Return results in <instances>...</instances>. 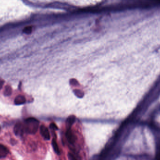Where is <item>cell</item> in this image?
Returning <instances> with one entry per match:
<instances>
[{"instance_id": "obj_1", "label": "cell", "mask_w": 160, "mask_h": 160, "mask_svg": "<svg viewBox=\"0 0 160 160\" xmlns=\"http://www.w3.org/2000/svg\"><path fill=\"white\" fill-rule=\"evenodd\" d=\"M39 124V121L34 118H27L23 125L24 132L28 134H35L38 130Z\"/></svg>"}, {"instance_id": "obj_2", "label": "cell", "mask_w": 160, "mask_h": 160, "mask_svg": "<svg viewBox=\"0 0 160 160\" xmlns=\"http://www.w3.org/2000/svg\"><path fill=\"white\" fill-rule=\"evenodd\" d=\"M40 133L42 137L46 141H49L50 140L51 136L49 131L44 125H42L40 127Z\"/></svg>"}, {"instance_id": "obj_3", "label": "cell", "mask_w": 160, "mask_h": 160, "mask_svg": "<svg viewBox=\"0 0 160 160\" xmlns=\"http://www.w3.org/2000/svg\"><path fill=\"white\" fill-rule=\"evenodd\" d=\"M14 132L15 135L18 137L22 136L24 132L23 125L22 123H18L16 124L14 128Z\"/></svg>"}, {"instance_id": "obj_4", "label": "cell", "mask_w": 160, "mask_h": 160, "mask_svg": "<svg viewBox=\"0 0 160 160\" xmlns=\"http://www.w3.org/2000/svg\"><path fill=\"white\" fill-rule=\"evenodd\" d=\"M66 136L68 142L70 143L71 144L75 143L76 140H77V138H76V135L71 131V129H68L67 131Z\"/></svg>"}, {"instance_id": "obj_5", "label": "cell", "mask_w": 160, "mask_h": 160, "mask_svg": "<svg viewBox=\"0 0 160 160\" xmlns=\"http://www.w3.org/2000/svg\"><path fill=\"white\" fill-rule=\"evenodd\" d=\"M9 153L8 148L4 145L0 144V159L5 158Z\"/></svg>"}, {"instance_id": "obj_6", "label": "cell", "mask_w": 160, "mask_h": 160, "mask_svg": "<svg viewBox=\"0 0 160 160\" xmlns=\"http://www.w3.org/2000/svg\"><path fill=\"white\" fill-rule=\"evenodd\" d=\"M26 102V99L24 96L22 95H19L16 97L15 99L14 102L16 105H21V104H23Z\"/></svg>"}, {"instance_id": "obj_7", "label": "cell", "mask_w": 160, "mask_h": 160, "mask_svg": "<svg viewBox=\"0 0 160 160\" xmlns=\"http://www.w3.org/2000/svg\"><path fill=\"white\" fill-rule=\"evenodd\" d=\"M52 147L54 152L57 155H60V148H59V146H58L57 141H56V139L55 138H53L52 141Z\"/></svg>"}, {"instance_id": "obj_8", "label": "cell", "mask_w": 160, "mask_h": 160, "mask_svg": "<svg viewBox=\"0 0 160 160\" xmlns=\"http://www.w3.org/2000/svg\"><path fill=\"white\" fill-rule=\"evenodd\" d=\"M75 121H76V118H75V117L73 116L69 117L68 118L66 122V125L68 129H71V127L75 123Z\"/></svg>"}, {"instance_id": "obj_9", "label": "cell", "mask_w": 160, "mask_h": 160, "mask_svg": "<svg viewBox=\"0 0 160 160\" xmlns=\"http://www.w3.org/2000/svg\"><path fill=\"white\" fill-rule=\"evenodd\" d=\"M4 95L5 96H9L12 93V89L9 86H6L5 88Z\"/></svg>"}, {"instance_id": "obj_10", "label": "cell", "mask_w": 160, "mask_h": 160, "mask_svg": "<svg viewBox=\"0 0 160 160\" xmlns=\"http://www.w3.org/2000/svg\"><path fill=\"white\" fill-rule=\"evenodd\" d=\"M32 31V28L30 26H28V27H25L23 30V32L25 33L26 34H30L31 33V32Z\"/></svg>"}, {"instance_id": "obj_11", "label": "cell", "mask_w": 160, "mask_h": 160, "mask_svg": "<svg viewBox=\"0 0 160 160\" xmlns=\"http://www.w3.org/2000/svg\"><path fill=\"white\" fill-rule=\"evenodd\" d=\"M68 158L69 160H78L77 159L76 156L72 154V153H69L68 154Z\"/></svg>"}, {"instance_id": "obj_12", "label": "cell", "mask_w": 160, "mask_h": 160, "mask_svg": "<svg viewBox=\"0 0 160 160\" xmlns=\"http://www.w3.org/2000/svg\"><path fill=\"white\" fill-rule=\"evenodd\" d=\"M50 127L54 131L57 130L58 129V127L54 123H51V125H50Z\"/></svg>"}, {"instance_id": "obj_13", "label": "cell", "mask_w": 160, "mask_h": 160, "mask_svg": "<svg viewBox=\"0 0 160 160\" xmlns=\"http://www.w3.org/2000/svg\"><path fill=\"white\" fill-rule=\"evenodd\" d=\"M4 81L0 79V90L2 89V88L3 85Z\"/></svg>"}, {"instance_id": "obj_14", "label": "cell", "mask_w": 160, "mask_h": 160, "mask_svg": "<svg viewBox=\"0 0 160 160\" xmlns=\"http://www.w3.org/2000/svg\"><path fill=\"white\" fill-rule=\"evenodd\" d=\"M0 131H1V128H0Z\"/></svg>"}]
</instances>
